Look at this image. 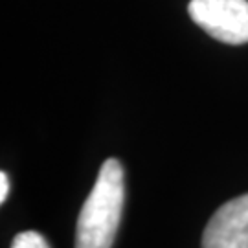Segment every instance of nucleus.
<instances>
[{"instance_id":"3","label":"nucleus","mask_w":248,"mask_h":248,"mask_svg":"<svg viewBox=\"0 0 248 248\" xmlns=\"http://www.w3.org/2000/svg\"><path fill=\"white\" fill-rule=\"evenodd\" d=\"M202 248H248V193L213 213L204 230Z\"/></svg>"},{"instance_id":"2","label":"nucleus","mask_w":248,"mask_h":248,"mask_svg":"<svg viewBox=\"0 0 248 248\" xmlns=\"http://www.w3.org/2000/svg\"><path fill=\"white\" fill-rule=\"evenodd\" d=\"M191 20L226 45L248 43V0H191Z\"/></svg>"},{"instance_id":"5","label":"nucleus","mask_w":248,"mask_h":248,"mask_svg":"<svg viewBox=\"0 0 248 248\" xmlns=\"http://www.w3.org/2000/svg\"><path fill=\"white\" fill-rule=\"evenodd\" d=\"M9 193V180H8V173H0V202H4L8 199Z\"/></svg>"},{"instance_id":"4","label":"nucleus","mask_w":248,"mask_h":248,"mask_svg":"<svg viewBox=\"0 0 248 248\" xmlns=\"http://www.w3.org/2000/svg\"><path fill=\"white\" fill-rule=\"evenodd\" d=\"M11 248H50V245L43 237V233L30 230L17 233L13 243H11Z\"/></svg>"},{"instance_id":"1","label":"nucleus","mask_w":248,"mask_h":248,"mask_svg":"<svg viewBox=\"0 0 248 248\" xmlns=\"http://www.w3.org/2000/svg\"><path fill=\"white\" fill-rule=\"evenodd\" d=\"M125 201L124 168L116 158L103 162L96 184L78 219L76 248H110Z\"/></svg>"}]
</instances>
